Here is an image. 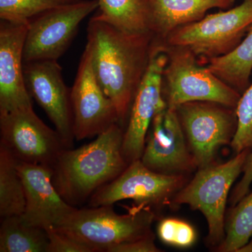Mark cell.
Returning <instances> with one entry per match:
<instances>
[{
    "instance_id": "cell-27",
    "label": "cell",
    "mask_w": 252,
    "mask_h": 252,
    "mask_svg": "<svg viewBox=\"0 0 252 252\" xmlns=\"http://www.w3.org/2000/svg\"><path fill=\"white\" fill-rule=\"evenodd\" d=\"M107 252H158L160 250L156 246L154 235L132 241L126 242L114 245L107 249Z\"/></svg>"
},
{
    "instance_id": "cell-12",
    "label": "cell",
    "mask_w": 252,
    "mask_h": 252,
    "mask_svg": "<svg viewBox=\"0 0 252 252\" xmlns=\"http://www.w3.org/2000/svg\"><path fill=\"white\" fill-rule=\"evenodd\" d=\"M23 72L32 99L44 109L67 149H72L75 137L71 89L63 79L62 67L56 61H34L25 63Z\"/></svg>"
},
{
    "instance_id": "cell-19",
    "label": "cell",
    "mask_w": 252,
    "mask_h": 252,
    "mask_svg": "<svg viewBox=\"0 0 252 252\" xmlns=\"http://www.w3.org/2000/svg\"><path fill=\"white\" fill-rule=\"evenodd\" d=\"M18 160L0 143V217L21 216L26 207L24 185L18 170Z\"/></svg>"
},
{
    "instance_id": "cell-1",
    "label": "cell",
    "mask_w": 252,
    "mask_h": 252,
    "mask_svg": "<svg viewBox=\"0 0 252 252\" xmlns=\"http://www.w3.org/2000/svg\"><path fill=\"white\" fill-rule=\"evenodd\" d=\"M155 36L150 31L126 32L91 18L87 28L94 75L117 109L119 124L130 114L137 89L148 67Z\"/></svg>"
},
{
    "instance_id": "cell-5",
    "label": "cell",
    "mask_w": 252,
    "mask_h": 252,
    "mask_svg": "<svg viewBox=\"0 0 252 252\" xmlns=\"http://www.w3.org/2000/svg\"><path fill=\"white\" fill-rule=\"evenodd\" d=\"M252 26V0H242L235 7L177 28L161 41L188 48L203 64L233 51Z\"/></svg>"
},
{
    "instance_id": "cell-8",
    "label": "cell",
    "mask_w": 252,
    "mask_h": 252,
    "mask_svg": "<svg viewBox=\"0 0 252 252\" xmlns=\"http://www.w3.org/2000/svg\"><path fill=\"white\" fill-rule=\"evenodd\" d=\"M176 110L197 167L211 165L219 149L233 140L238 123L235 109L195 101L181 104Z\"/></svg>"
},
{
    "instance_id": "cell-26",
    "label": "cell",
    "mask_w": 252,
    "mask_h": 252,
    "mask_svg": "<svg viewBox=\"0 0 252 252\" xmlns=\"http://www.w3.org/2000/svg\"><path fill=\"white\" fill-rule=\"evenodd\" d=\"M49 243L47 252H94L90 247L74 240L59 230H46Z\"/></svg>"
},
{
    "instance_id": "cell-10",
    "label": "cell",
    "mask_w": 252,
    "mask_h": 252,
    "mask_svg": "<svg viewBox=\"0 0 252 252\" xmlns=\"http://www.w3.org/2000/svg\"><path fill=\"white\" fill-rule=\"evenodd\" d=\"M167 61L165 46L155 40L150 62L132 100L124 132L122 152L128 164L140 160L154 118L167 107L162 91V73Z\"/></svg>"
},
{
    "instance_id": "cell-4",
    "label": "cell",
    "mask_w": 252,
    "mask_h": 252,
    "mask_svg": "<svg viewBox=\"0 0 252 252\" xmlns=\"http://www.w3.org/2000/svg\"><path fill=\"white\" fill-rule=\"evenodd\" d=\"M112 205L76 209L64 221L54 228L94 252H106L114 245L152 235L154 214L144 206L127 215H119Z\"/></svg>"
},
{
    "instance_id": "cell-16",
    "label": "cell",
    "mask_w": 252,
    "mask_h": 252,
    "mask_svg": "<svg viewBox=\"0 0 252 252\" xmlns=\"http://www.w3.org/2000/svg\"><path fill=\"white\" fill-rule=\"evenodd\" d=\"M28 26L1 21L0 114L32 107L23 72V50Z\"/></svg>"
},
{
    "instance_id": "cell-21",
    "label": "cell",
    "mask_w": 252,
    "mask_h": 252,
    "mask_svg": "<svg viewBox=\"0 0 252 252\" xmlns=\"http://www.w3.org/2000/svg\"><path fill=\"white\" fill-rule=\"evenodd\" d=\"M99 14L94 19L126 32L149 31L143 0H98Z\"/></svg>"
},
{
    "instance_id": "cell-9",
    "label": "cell",
    "mask_w": 252,
    "mask_h": 252,
    "mask_svg": "<svg viewBox=\"0 0 252 252\" xmlns=\"http://www.w3.org/2000/svg\"><path fill=\"white\" fill-rule=\"evenodd\" d=\"M0 143L20 162L50 167L67 149L56 130L44 124L32 107L0 114Z\"/></svg>"
},
{
    "instance_id": "cell-24",
    "label": "cell",
    "mask_w": 252,
    "mask_h": 252,
    "mask_svg": "<svg viewBox=\"0 0 252 252\" xmlns=\"http://www.w3.org/2000/svg\"><path fill=\"white\" fill-rule=\"evenodd\" d=\"M237 128L230 142L235 154L245 149L252 151V82L241 94L235 107Z\"/></svg>"
},
{
    "instance_id": "cell-3",
    "label": "cell",
    "mask_w": 252,
    "mask_h": 252,
    "mask_svg": "<svg viewBox=\"0 0 252 252\" xmlns=\"http://www.w3.org/2000/svg\"><path fill=\"white\" fill-rule=\"evenodd\" d=\"M162 44L167 61L162 73V91L168 107L177 108L187 102L203 101L235 109L240 93L200 63L188 48Z\"/></svg>"
},
{
    "instance_id": "cell-25",
    "label": "cell",
    "mask_w": 252,
    "mask_h": 252,
    "mask_svg": "<svg viewBox=\"0 0 252 252\" xmlns=\"http://www.w3.org/2000/svg\"><path fill=\"white\" fill-rule=\"evenodd\" d=\"M158 235L162 243L177 248H187L196 240V232L191 225L178 219L167 218L158 225Z\"/></svg>"
},
{
    "instance_id": "cell-15",
    "label": "cell",
    "mask_w": 252,
    "mask_h": 252,
    "mask_svg": "<svg viewBox=\"0 0 252 252\" xmlns=\"http://www.w3.org/2000/svg\"><path fill=\"white\" fill-rule=\"evenodd\" d=\"M18 170L26 192V207L21 217L28 224L46 230L56 228L77 209L60 195L50 167L18 161Z\"/></svg>"
},
{
    "instance_id": "cell-20",
    "label": "cell",
    "mask_w": 252,
    "mask_h": 252,
    "mask_svg": "<svg viewBox=\"0 0 252 252\" xmlns=\"http://www.w3.org/2000/svg\"><path fill=\"white\" fill-rule=\"evenodd\" d=\"M49 243L46 230L28 224L21 216L1 219L0 252H47Z\"/></svg>"
},
{
    "instance_id": "cell-23",
    "label": "cell",
    "mask_w": 252,
    "mask_h": 252,
    "mask_svg": "<svg viewBox=\"0 0 252 252\" xmlns=\"http://www.w3.org/2000/svg\"><path fill=\"white\" fill-rule=\"evenodd\" d=\"M67 4L62 0H0L1 21L29 24L32 18Z\"/></svg>"
},
{
    "instance_id": "cell-28",
    "label": "cell",
    "mask_w": 252,
    "mask_h": 252,
    "mask_svg": "<svg viewBox=\"0 0 252 252\" xmlns=\"http://www.w3.org/2000/svg\"><path fill=\"white\" fill-rule=\"evenodd\" d=\"M243 176L240 182L235 187L230 197L231 205H235L250 192L252 183V151L249 154L243 167Z\"/></svg>"
},
{
    "instance_id": "cell-29",
    "label": "cell",
    "mask_w": 252,
    "mask_h": 252,
    "mask_svg": "<svg viewBox=\"0 0 252 252\" xmlns=\"http://www.w3.org/2000/svg\"><path fill=\"white\" fill-rule=\"evenodd\" d=\"M238 252H252V237L247 244L239 249Z\"/></svg>"
},
{
    "instance_id": "cell-13",
    "label": "cell",
    "mask_w": 252,
    "mask_h": 252,
    "mask_svg": "<svg viewBox=\"0 0 252 252\" xmlns=\"http://www.w3.org/2000/svg\"><path fill=\"white\" fill-rule=\"evenodd\" d=\"M183 182V176L153 171L137 160L115 180L96 190L89 199V207L108 206L128 199L142 206L160 203L175 193Z\"/></svg>"
},
{
    "instance_id": "cell-30",
    "label": "cell",
    "mask_w": 252,
    "mask_h": 252,
    "mask_svg": "<svg viewBox=\"0 0 252 252\" xmlns=\"http://www.w3.org/2000/svg\"><path fill=\"white\" fill-rule=\"evenodd\" d=\"M62 1H64V2L66 3H74L80 1V0H62Z\"/></svg>"
},
{
    "instance_id": "cell-7",
    "label": "cell",
    "mask_w": 252,
    "mask_h": 252,
    "mask_svg": "<svg viewBox=\"0 0 252 252\" xmlns=\"http://www.w3.org/2000/svg\"><path fill=\"white\" fill-rule=\"evenodd\" d=\"M98 6V0H80L48 10L32 18L25 41L24 63L58 61L70 46L81 23Z\"/></svg>"
},
{
    "instance_id": "cell-22",
    "label": "cell",
    "mask_w": 252,
    "mask_h": 252,
    "mask_svg": "<svg viewBox=\"0 0 252 252\" xmlns=\"http://www.w3.org/2000/svg\"><path fill=\"white\" fill-rule=\"evenodd\" d=\"M224 240L217 248L222 252H235L252 237V192L230 210L225 224Z\"/></svg>"
},
{
    "instance_id": "cell-18",
    "label": "cell",
    "mask_w": 252,
    "mask_h": 252,
    "mask_svg": "<svg viewBox=\"0 0 252 252\" xmlns=\"http://www.w3.org/2000/svg\"><path fill=\"white\" fill-rule=\"evenodd\" d=\"M207 67L240 94L250 85L252 72V26L243 41L225 56L209 60Z\"/></svg>"
},
{
    "instance_id": "cell-17",
    "label": "cell",
    "mask_w": 252,
    "mask_h": 252,
    "mask_svg": "<svg viewBox=\"0 0 252 252\" xmlns=\"http://www.w3.org/2000/svg\"><path fill=\"white\" fill-rule=\"evenodd\" d=\"M149 30L163 41L177 28L203 19L207 11L233 7L235 0H143Z\"/></svg>"
},
{
    "instance_id": "cell-6",
    "label": "cell",
    "mask_w": 252,
    "mask_h": 252,
    "mask_svg": "<svg viewBox=\"0 0 252 252\" xmlns=\"http://www.w3.org/2000/svg\"><path fill=\"white\" fill-rule=\"evenodd\" d=\"M251 149H245L225 163L200 168L193 180L175 195L177 205L186 204L201 212L208 224L207 240L220 246L224 240L225 212L232 185L243 171Z\"/></svg>"
},
{
    "instance_id": "cell-11",
    "label": "cell",
    "mask_w": 252,
    "mask_h": 252,
    "mask_svg": "<svg viewBox=\"0 0 252 252\" xmlns=\"http://www.w3.org/2000/svg\"><path fill=\"white\" fill-rule=\"evenodd\" d=\"M74 135L77 140L97 137L119 124L117 109L96 79L91 51L86 46L71 89Z\"/></svg>"
},
{
    "instance_id": "cell-14",
    "label": "cell",
    "mask_w": 252,
    "mask_h": 252,
    "mask_svg": "<svg viewBox=\"0 0 252 252\" xmlns=\"http://www.w3.org/2000/svg\"><path fill=\"white\" fill-rule=\"evenodd\" d=\"M175 107H168L152 121L141 161L153 171L177 175L197 167Z\"/></svg>"
},
{
    "instance_id": "cell-2",
    "label": "cell",
    "mask_w": 252,
    "mask_h": 252,
    "mask_svg": "<svg viewBox=\"0 0 252 252\" xmlns=\"http://www.w3.org/2000/svg\"><path fill=\"white\" fill-rule=\"evenodd\" d=\"M124 135L122 126L115 124L90 143L60 154L51 168L52 181L69 205L77 207L86 203L128 166L122 152Z\"/></svg>"
}]
</instances>
